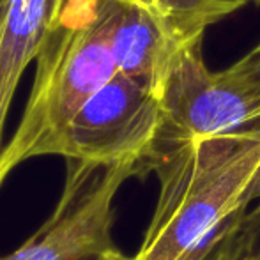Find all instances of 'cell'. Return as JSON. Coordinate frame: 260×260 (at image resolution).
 Here are the masks:
<instances>
[{"label": "cell", "instance_id": "ba28073f", "mask_svg": "<svg viewBox=\"0 0 260 260\" xmlns=\"http://www.w3.org/2000/svg\"><path fill=\"white\" fill-rule=\"evenodd\" d=\"M147 4L182 50L202 41L207 27L248 6L250 0H147Z\"/></svg>", "mask_w": 260, "mask_h": 260}, {"label": "cell", "instance_id": "7a4b0ae2", "mask_svg": "<svg viewBox=\"0 0 260 260\" xmlns=\"http://www.w3.org/2000/svg\"><path fill=\"white\" fill-rule=\"evenodd\" d=\"M108 0H68L36 58L21 120L0 152V186L23 161L50 156L69 120L119 73Z\"/></svg>", "mask_w": 260, "mask_h": 260}, {"label": "cell", "instance_id": "3957f363", "mask_svg": "<svg viewBox=\"0 0 260 260\" xmlns=\"http://www.w3.org/2000/svg\"><path fill=\"white\" fill-rule=\"evenodd\" d=\"M202 41L179 50L165 80L163 127L154 147L260 126V45L230 68L211 71Z\"/></svg>", "mask_w": 260, "mask_h": 260}, {"label": "cell", "instance_id": "8992f818", "mask_svg": "<svg viewBox=\"0 0 260 260\" xmlns=\"http://www.w3.org/2000/svg\"><path fill=\"white\" fill-rule=\"evenodd\" d=\"M115 14L113 52L119 73L161 94L179 53L147 0H108Z\"/></svg>", "mask_w": 260, "mask_h": 260}, {"label": "cell", "instance_id": "6da1fadb", "mask_svg": "<svg viewBox=\"0 0 260 260\" xmlns=\"http://www.w3.org/2000/svg\"><path fill=\"white\" fill-rule=\"evenodd\" d=\"M260 168V126L172 142L152 149L159 195L135 255L110 251L101 260H221L251 207Z\"/></svg>", "mask_w": 260, "mask_h": 260}, {"label": "cell", "instance_id": "277c9868", "mask_svg": "<svg viewBox=\"0 0 260 260\" xmlns=\"http://www.w3.org/2000/svg\"><path fill=\"white\" fill-rule=\"evenodd\" d=\"M66 159L60 199L50 218L14 251L0 260H101L115 251L113 200L131 177H144L138 161Z\"/></svg>", "mask_w": 260, "mask_h": 260}, {"label": "cell", "instance_id": "9c48e42d", "mask_svg": "<svg viewBox=\"0 0 260 260\" xmlns=\"http://www.w3.org/2000/svg\"><path fill=\"white\" fill-rule=\"evenodd\" d=\"M221 260H260V202L250 207Z\"/></svg>", "mask_w": 260, "mask_h": 260}, {"label": "cell", "instance_id": "8fae6325", "mask_svg": "<svg viewBox=\"0 0 260 260\" xmlns=\"http://www.w3.org/2000/svg\"><path fill=\"white\" fill-rule=\"evenodd\" d=\"M251 4H257V6H260V0H250Z\"/></svg>", "mask_w": 260, "mask_h": 260}, {"label": "cell", "instance_id": "30bf717a", "mask_svg": "<svg viewBox=\"0 0 260 260\" xmlns=\"http://www.w3.org/2000/svg\"><path fill=\"white\" fill-rule=\"evenodd\" d=\"M250 200H251V204L260 202V168H258L257 175H255L253 182H251V186H250Z\"/></svg>", "mask_w": 260, "mask_h": 260}, {"label": "cell", "instance_id": "5b68a950", "mask_svg": "<svg viewBox=\"0 0 260 260\" xmlns=\"http://www.w3.org/2000/svg\"><path fill=\"white\" fill-rule=\"evenodd\" d=\"M161 127V94L117 73L75 113L52 154L100 163L138 161L145 172Z\"/></svg>", "mask_w": 260, "mask_h": 260}, {"label": "cell", "instance_id": "52a82bcc", "mask_svg": "<svg viewBox=\"0 0 260 260\" xmlns=\"http://www.w3.org/2000/svg\"><path fill=\"white\" fill-rule=\"evenodd\" d=\"M68 0H0V152L11 103Z\"/></svg>", "mask_w": 260, "mask_h": 260}]
</instances>
